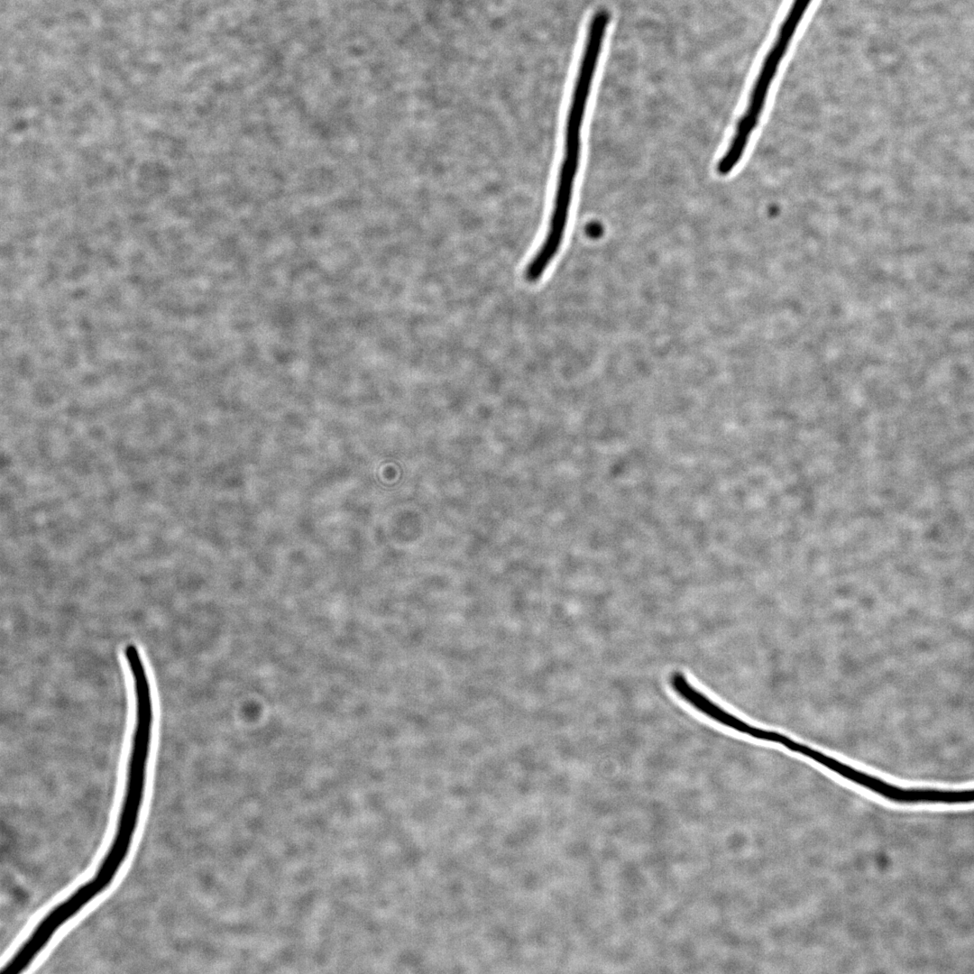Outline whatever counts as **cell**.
<instances>
[{
	"instance_id": "cell-1",
	"label": "cell",
	"mask_w": 974,
	"mask_h": 974,
	"mask_svg": "<svg viewBox=\"0 0 974 974\" xmlns=\"http://www.w3.org/2000/svg\"><path fill=\"white\" fill-rule=\"evenodd\" d=\"M813 0H793L783 19L772 45L765 55L752 85L745 110L738 119L729 147L742 153L765 109L772 83L777 74L792 40Z\"/></svg>"
},
{
	"instance_id": "cell-3",
	"label": "cell",
	"mask_w": 974,
	"mask_h": 974,
	"mask_svg": "<svg viewBox=\"0 0 974 974\" xmlns=\"http://www.w3.org/2000/svg\"><path fill=\"white\" fill-rule=\"evenodd\" d=\"M771 741L779 743L788 749L805 756L815 762L821 764L826 768L838 774L839 776L851 781L852 783L866 788L869 783L871 775L857 769L852 766L844 763L832 756H829L816 749L792 740L788 736H786L780 732L774 731L771 737Z\"/></svg>"
},
{
	"instance_id": "cell-4",
	"label": "cell",
	"mask_w": 974,
	"mask_h": 974,
	"mask_svg": "<svg viewBox=\"0 0 974 974\" xmlns=\"http://www.w3.org/2000/svg\"><path fill=\"white\" fill-rule=\"evenodd\" d=\"M586 233L591 238L596 239L603 234V227L598 222H592L587 225Z\"/></svg>"
},
{
	"instance_id": "cell-2",
	"label": "cell",
	"mask_w": 974,
	"mask_h": 974,
	"mask_svg": "<svg viewBox=\"0 0 974 974\" xmlns=\"http://www.w3.org/2000/svg\"><path fill=\"white\" fill-rule=\"evenodd\" d=\"M592 84L574 80L567 113L564 152L558 171L554 207L559 210L571 207L574 185L579 169L581 156V132Z\"/></svg>"
}]
</instances>
